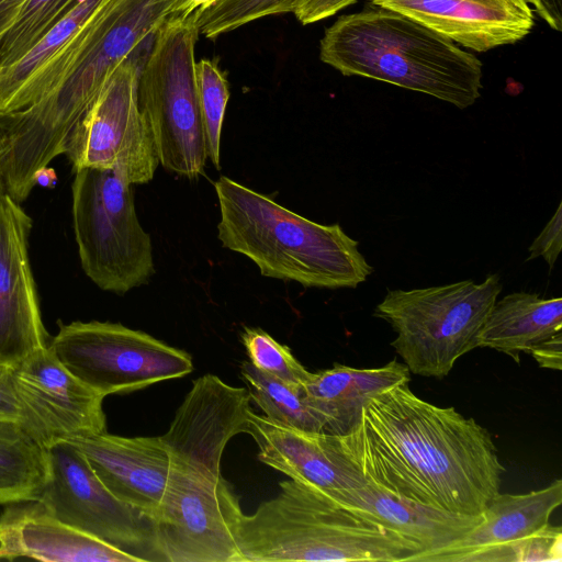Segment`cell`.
<instances>
[{"instance_id":"obj_18","label":"cell","mask_w":562,"mask_h":562,"mask_svg":"<svg viewBox=\"0 0 562 562\" xmlns=\"http://www.w3.org/2000/svg\"><path fill=\"white\" fill-rule=\"evenodd\" d=\"M248 435L258 446L259 461L331 498L367 483L331 434L300 430L252 412Z\"/></svg>"},{"instance_id":"obj_36","label":"cell","mask_w":562,"mask_h":562,"mask_svg":"<svg viewBox=\"0 0 562 562\" xmlns=\"http://www.w3.org/2000/svg\"><path fill=\"white\" fill-rule=\"evenodd\" d=\"M26 2L27 0H0V40Z\"/></svg>"},{"instance_id":"obj_12","label":"cell","mask_w":562,"mask_h":562,"mask_svg":"<svg viewBox=\"0 0 562 562\" xmlns=\"http://www.w3.org/2000/svg\"><path fill=\"white\" fill-rule=\"evenodd\" d=\"M48 477L37 498L59 520L112 547L156 561L150 522L117 499L69 441L48 447Z\"/></svg>"},{"instance_id":"obj_17","label":"cell","mask_w":562,"mask_h":562,"mask_svg":"<svg viewBox=\"0 0 562 562\" xmlns=\"http://www.w3.org/2000/svg\"><path fill=\"white\" fill-rule=\"evenodd\" d=\"M369 1L402 13L475 52L516 43L533 26V14L525 0Z\"/></svg>"},{"instance_id":"obj_19","label":"cell","mask_w":562,"mask_h":562,"mask_svg":"<svg viewBox=\"0 0 562 562\" xmlns=\"http://www.w3.org/2000/svg\"><path fill=\"white\" fill-rule=\"evenodd\" d=\"M562 503V480L524 494L497 493L483 520L462 539L419 562H504L508 549L549 524Z\"/></svg>"},{"instance_id":"obj_31","label":"cell","mask_w":562,"mask_h":562,"mask_svg":"<svg viewBox=\"0 0 562 562\" xmlns=\"http://www.w3.org/2000/svg\"><path fill=\"white\" fill-rule=\"evenodd\" d=\"M562 247V203L529 247L527 260L542 257L550 269L554 267Z\"/></svg>"},{"instance_id":"obj_22","label":"cell","mask_w":562,"mask_h":562,"mask_svg":"<svg viewBox=\"0 0 562 562\" xmlns=\"http://www.w3.org/2000/svg\"><path fill=\"white\" fill-rule=\"evenodd\" d=\"M409 380L407 367L395 359L371 369L335 363L330 369L311 372L303 389L306 402L324 420V432L345 435L359 422L372 395Z\"/></svg>"},{"instance_id":"obj_27","label":"cell","mask_w":562,"mask_h":562,"mask_svg":"<svg viewBox=\"0 0 562 562\" xmlns=\"http://www.w3.org/2000/svg\"><path fill=\"white\" fill-rule=\"evenodd\" d=\"M297 0H213L193 11L199 33L207 38L267 15L293 12Z\"/></svg>"},{"instance_id":"obj_13","label":"cell","mask_w":562,"mask_h":562,"mask_svg":"<svg viewBox=\"0 0 562 562\" xmlns=\"http://www.w3.org/2000/svg\"><path fill=\"white\" fill-rule=\"evenodd\" d=\"M24 427L46 448L106 431L104 395L72 374L49 346L10 367Z\"/></svg>"},{"instance_id":"obj_38","label":"cell","mask_w":562,"mask_h":562,"mask_svg":"<svg viewBox=\"0 0 562 562\" xmlns=\"http://www.w3.org/2000/svg\"><path fill=\"white\" fill-rule=\"evenodd\" d=\"M56 180L55 173L53 169L45 167L37 176V183L46 187H52L54 181Z\"/></svg>"},{"instance_id":"obj_28","label":"cell","mask_w":562,"mask_h":562,"mask_svg":"<svg viewBox=\"0 0 562 562\" xmlns=\"http://www.w3.org/2000/svg\"><path fill=\"white\" fill-rule=\"evenodd\" d=\"M195 81L207 157L220 169L221 136L229 98L228 82L218 65L210 59L196 61Z\"/></svg>"},{"instance_id":"obj_6","label":"cell","mask_w":562,"mask_h":562,"mask_svg":"<svg viewBox=\"0 0 562 562\" xmlns=\"http://www.w3.org/2000/svg\"><path fill=\"white\" fill-rule=\"evenodd\" d=\"M503 289L498 274L412 290H389L373 315L386 321L391 342L411 373L443 379L475 341Z\"/></svg>"},{"instance_id":"obj_15","label":"cell","mask_w":562,"mask_h":562,"mask_svg":"<svg viewBox=\"0 0 562 562\" xmlns=\"http://www.w3.org/2000/svg\"><path fill=\"white\" fill-rule=\"evenodd\" d=\"M32 220L7 192L0 194V364L12 367L48 346L29 259Z\"/></svg>"},{"instance_id":"obj_16","label":"cell","mask_w":562,"mask_h":562,"mask_svg":"<svg viewBox=\"0 0 562 562\" xmlns=\"http://www.w3.org/2000/svg\"><path fill=\"white\" fill-rule=\"evenodd\" d=\"M69 442L117 499L147 520L154 515L170 472V457L159 437H122L103 431Z\"/></svg>"},{"instance_id":"obj_33","label":"cell","mask_w":562,"mask_h":562,"mask_svg":"<svg viewBox=\"0 0 562 562\" xmlns=\"http://www.w3.org/2000/svg\"><path fill=\"white\" fill-rule=\"evenodd\" d=\"M357 0H297L293 13L302 24H310L337 13Z\"/></svg>"},{"instance_id":"obj_14","label":"cell","mask_w":562,"mask_h":562,"mask_svg":"<svg viewBox=\"0 0 562 562\" xmlns=\"http://www.w3.org/2000/svg\"><path fill=\"white\" fill-rule=\"evenodd\" d=\"M250 401L247 389L232 386L214 374L194 380L168 430L159 437L170 460L221 472L227 442L249 431Z\"/></svg>"},{"instance_id":"obj_37","label":"cell","mask_w":562,"mask_h":562,"mask_svg":"<svg viewBox=\"0 0 562 562\" xmlns=\"http://www.w3.org/2000/svg\"><path fill=\"white\" fill-rule=\"evenodd\" d=\"M213 0H180L179 13L180 15H188L199 7L206 4Z\"/></svg>"},{"instance_id":"obj_34","label":"cell","mask_w":562,"mask_h":562,"mask_svg":"<svg viewBox=\"0 0 562 562\" xmlns=\"http://www.w3.org/2000/svg\"><path fill=\"white\" fill-rule=\"evenodd\" d=\"M539 367L560 371L562 360V334L561 331L551 338L535 346L529 352Z\"/></svg>"},{"instance_id":"obj_8","label":"cell","mask_w":562,"mask_h":562,"mask_svg":"<svg viewBox=\"0 0 562 562\" xmlns=\"http://www.w3.org/2000/svg\"><path fill=\"white\" fill-rule=\"evenodd\" d=\"M72 221L81 267L101 290L125 294L155 274L153 244L142 227L132 184L112 170L75 172Z\"/></svg>"},{"instance_id":"obj_30","label":"cell","mask_w":562,"mask_h":562,"mask_svg":"<svg viewBox=\"0 0 562 562\" xmlns=\"http://www.w3.org/2000/svg\"><path fill=\"white\" fill-rule=\"evenodd\" d=\"M562 560V530L548 524L532 536L512 546L504 562H538Z\"/></svg>"},{"instance_id":"obj_23","label":"cell","mask_w":562,"mask_h":562,"mask_svg":"<svg viewBox=\"0 0 562 562\" xmlns=\"http://www.w3.org/2000/svg\"><path fill=\"white\" fill-rule=\"evenodd\" d=\"M561 329V297L543 299L535 293L515 292L496 300L475 346L494 349L519 363L521 352L529 353Z\"/></svg>"},{"instance_id":"obj_21","label":"cell","mask_w":562,"mask_h":562,"mask_svg":"<svg viewBox=\"0 0 562 562\" xmlns=\"http://www.w3.org/2000/svg\"><path fill=\"white\" fill-rule=\"evenodd\" d=\"M334 499L417 544L422 552L412 562L457 542L483 520V513L472 516L438 509L389 493L369 481Z\"/></svg>"},{"instance_id":"obj_25","label":"cell","mask_w":562,"mask_h":562,"mask_svg":"<svg viewBox=\"0 0 562 562\" xmlns=\"http://www.w3.org/2000/svg\"><path fill=\"white\" fill-rule=\"evenodd\" d=\"M240 373L250 398L265 416L300 430L324 431V420L306 402L303 386L285 383L259 370L250 361L241 362Z\"/></svg>"},{"instance_id":"obj_10","label":"cell","mask_w":562,"mask_h":562,"mask_svg":"<svg viewBox=\"0 0 562 562\" xmlns=\"http://www.w3.org/2000/svg\"><path fill=\"white\" fill-rule=\"evenodd\" d=\"M48 346L72 374L104 396L142 390L193 371L187 351L120 323L59 324Z\"/></svg>"},{"instance_id":"obj_35","label":"cell","mask_w":562,"mask_h":562,"mask_svg":"<svg viewBox=\"0 0 562 562\" xmlns=\"http://www.w3.org/2000/svg\"><path fill=\"white\" fill-rule=\"evenodd\" d=\"M555 31L562 30V0H525Z\"/></svg>"},{"instance_id":"obj_2","label":"cell","mask_w":562,"mask_h":562,"mask_svg":"<svg viewBox=\"0 0 562 562\" xmlns=\"http://www.w3.org/2000/svg\"><path fill=\"white\" fill-rule=\"evenodd\" d=\"M179 0H106L55 86L30 106L0 116L5 192L19 203L58 155L112 71L178 14Z\"/></svg>"},{"instance_id":"obj_32","label":"cell","mask_w":562,"mask_h":562,"mask_svg":"<svg viewBox=\"0 0 562 562\" xmlns=\"http://www.w3.org/2000/svg\"><path fill=\"white\" fill-rule=\"evenodd\" d=\"M25 415L16 393L10 367L0 364V422H18L24 426Z\"/></svg>"},{"instance_id":"obj_7","label":"cell","mask_w":562,"mask_h":562,"mask_svg":"<svg viewBox=\"0 0 562 562\" xmlns=\"http://www.w3.org/2000/svg\"><path fill=\"white\" fill-rule=\"evenodd\" d=\"M199 35L193 12L167 20L153 37L138 89L159 164L188 179L203 175L209 158L195 81Z\"/></svg>"},{"instance_id":"obj_3","label":"cell","mask_w":562,"mask_h":562,"mask_svg":"<svg viewBox=\"0 0 562 562\" xmlns=\"http://www.w3.org/2000/svg\"><path fill=\"white\" fill-rule=\"evenodd\" d=\"M319 58L360 76L426 93L465 109L482 89L483 65L448 37L396 11L370 7L325 30Z\"/></svg>"},{"instance_id":"obj_26","label":"cell","mask_w":562,"mask_h":562,"mask_svg":"<svg viewBox=\"0 0 562 562\" xmlns=\"http://www.w3.org/2000/svg\"><path fill=\"white\" fill-rule=\"evenodd\" d=\"M81 0H27L0 40V67L21 58Z\"/></svg>"},{"instance_id":"obj_4","label":"cell","mask_w":562,"mask_h":562,"mask_svg":"<svg viewBox=\"0 0 562 562\" xmlns=\"http://www.w3.org/2000/svg\"><path fill=\"white\" fill-rule=\"evenodd\" d=\"M214 189L218 240L255 262L262 277L305 288L353 289L373 272L339 224L307 220L226 176Z\"/></svg>"},{"instance_id":"obj_11","label":"cell","mask_w":562,"mask_h":562,"mask_svg":"<svg viewBox=\"0 0 562 562\" xmlns=\"http://www.w3.org/2000/svg\"><path fill=\"white\" fill-rule=\"evenodd\" d=\"M136 53L112 71L69 134L64 154L74 172L108 169L132 186L153 180L159 159L139 106L142 66Z\"/></svg>"},{"instance_id":"obj_20","label":"cell","mask_w":562,"mask_h":562,"mask_svg":"<svg viewBox=\"0 0 562 562\" xmlns=\"http://www.w3.org/2000/svg\"><path fill=\"white\" fill-rule=\"evenodd\" d=\"M50 562H144L56 518L38 499L7 504L0 514V559Z\"/></svg>"},{"instance_id":"obj_9","label":"cell","mask_w":562,"mask_h":562,"mask_svg":"<svg viewBox=\"0 0 562 562\" xmlns=\"http://www.w3.org/2000/svg\"><path fill=\"white\" fill-rule=\"evenodd\" d=\"M243 514L221 473L170 460L167 487L148 519L156 561L244 562L235 532Z\"/></svg>"},{"instance_id":"obj_5","label":"cell","mask_w":562,"mask_h":562,"mask_svg":"<svg viewBox=\"0 0 562 562\" xmlns=\"http://www.w3.org/2000/svg\"><path fill=\"white\" fill-rule=\"evenodd\" d=\"M235 539L244 562H412L414 542L363 517L314 486L290 479L250 514Z\"/></svg>"},{"instance_id":"obj_24","label":"cell","mask_w":562,"mask_h":562,"mask_svg":"<svg viewBox=\"0 0 562 562\" xmlns=\"http://www.w3.org/2000/svg\"><path fill=\"white\" fill-rule=\"evenodd\" d=\"M48 472V448L21 423L0 422V504L37 499Z\"/></svg>"},{"instance_id":"obj_39","label":"cell","mask_w":562,"mask_h":562,"mask_svg":"<svg viewBox=\"0 0 562 562\" xmlns=\"http://www.w3.org/2000/svg\"><path fill=\"white\" fill-rule=\"evenodd\" d=\"M5 192L4 180L2 175V168L0 162V194Z\"/></svg>"},{"instance_id":"obj_1","label":"cell","mask_w":562,"mask_h":562,"mask_svg":"<svg viewBox=\"0 0 562 562\" xmlns=\"http://www.w3.org/2000/svg\"><path fill=\"white\" fill-rule=\"evenodd\" d=\"M404 382L372 395L359 422L333 435L367 481L438 509L481 515L505 468L490 431L454 407L415 395Z\"/></svg>"},{"instance_id":"obj_29","label":"cell","mask_w":562,"mask_h":562,"mask_svg":"<svg viewBox=\"0 0 562 562\" xmlns=\"http://www.w3.org/2000/svg\"><path fill=\"white\" fill-rule=\"evenodd\" d=\"M241 341L249 361L259 370L294 386H303L311 375L293 356L261 328L245 327Z\"/></svg>"}]
</instances>
